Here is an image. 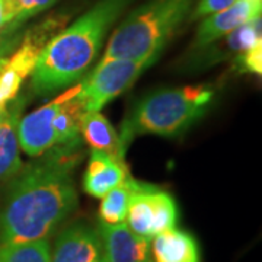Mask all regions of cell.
I'll use <instances>...</instances> for the list:
<instances>
[{"instance_id": "cell-1", "label": "cell", "mask_w": 262, "mask_h": 262, "mask_svg": "<svg viewBox=\"0 0 262 262\" xmlns=\"http://www.w3.org/2000/svg\"><path fill=\"white\" fill-rule=\"evenodd\" d=\"M80 140L58 144L10 177L0 203V244L48 239L77 207Z\"/></svg>"}, {"instance_id": "cell-2", "label": "cell", "mask_w": 262, "mask_h": 262, "mask_svg": "<svg viewBox=\"0 0 262 262\" xmlns=\"http://www.w3.org/2000/svg\"><path fill=\"white\" fill-rule=\"evenodd\" d=\"M133 0H99L80 18L63 28L38 57L31 75L34 94L46 96L82 80L102 48L114 22Z\"/></svg>"}, {"instance_id": "cell-3", "label": "cell", "mask_w": 262, "mask_h": 262, "mask_svg": "<svg viewBox=\"0 0 262 262\" xmlns=\"http://www.w3.org/2000/svg\"><path fill=\"white\" fill-rule=\"evenodd\" d=\"M214 99L211 86H184L159 89L143 98L124 120L120 140L128 149L136 136L155 134L178 137L189 130Z\"/></svg>"}, {"instance_id": "cell-4", "label": "cell", "mask_w": 262, "mask_h": 262, "mask_svg": "<svg viewBox=\"0 0 262 262\" xmlns=\"http://www.w3.org/2000/svg\"><path fill=\"white\" fill-rule=\"evenodd\" d=\"M195 0H147L118 25L108 41L103 60L156 61L175 31L187 19Z\"/></svg>"}, {"instance_id": "cell-5", "label": "cell", "mask_w": 262, "mask_h": 262, "mask_svg": "<svg viewBox=\"0 0 262 262\" xmlns=\"http://www.w3.org/2000/svg\"><path fill=\"white\" fill-rule=\"evenodd\" d=\"M153 63L151 60L102 58L91 75L76 84L84 113L101 111L106 103L128 91Z\"/></svg>"}, {"instance_id": "cell-6", "label": "cell", "mask_w": 262, "mask_h": 262, "mask_svg": "<svg viewBox=\"0 0 262 262\" xmlns=\"http://www.w3.org/2000/svg\"><path fill=\"white\" fill-rule=\"evenodd\" d=\"M177 222V201L166 191L158 189L149 184H141V187L131 196L125 225L134 233L151 239L169 229H173Z\"/></svg>"}, {"instance_id": "cell-7", "label": "cell", "mask_w": 262, "mask_h": 262, "mask_svg": "<svg viewBox=\"0 0 262 262\" xmlns=\"http://www.w3.org/2000/svg\"><path fill=\"white\" fill-rule=\"evenodd\" d=\"M98 232L102 241L103 262H153L151 239L134 233L125 222L118 225L99 222Z\"/></svg>"}, {"instance_id": "cell-8", "label": "cell", "mask_w": 262, "mask_h": 262, "mask_svg": "<svg viewBox=\"0 0 262 262\" xmlns=\"http://www.w3.org/2000/svg\"><path fill=\"white\" fill-rule=\"evenodd\" d=\"M103 258L102 241L98 229L86 223L66 227L57 237L51 262H101Z\"/></svg>"}, {"instance_id": "cell-9", "label": "cell", "mask_w": 262, "mask_h": 262, "mask_svg": "<svg viewBox=\"0 0 262 262\" xmlns=\"http://www.w3.org/2000/svg\"><path fill=\"white\" fill-rule=\"evenodd\" d=\"M262 0H236L229 8L207 16L198 27L194 46L208 47L236 28L261 15Z\"/></svg>"}, {"instance_id": "cell-10", "label": "cell", "mask_w": 262, "mask_h": 262, "mask_svg": "<svg viewBox=\"0 0 262 262\" xmlns=\"http://www.w3.org/2000/svg\"><path fill=\"white\" fill-rule=\"evenodd\" d=\"M57 99L46 103L34 113L19 118L16 125L19 147L28 156L37 158L57 146L53 118L57 113Z\"/></svg>"}, {"instance_id": "cell-11", "label": "cell", "mask_w": 262, "mask_h": 262, "mask_svg": "<svg viewBox=\"0 0 262 262\" xmlns=\"http://www.w3.org/2000/svg\"><path fill=\"white\" fill-rule=\"evenodd\" d=\"M127 177V166L124 162L114 159L102 151L92 150L83 175V189L88 195L102 198Z\"/></svg>"}, {"instance_id": "cell-12", "label": "cell", "mask_w": 262, "mask_h": 262, "mask_svg": "<svg viewBox=\"0 0 262 262\" xmlns=\"http://www.w3.org/2000/svg\"><path fill=\"white\" fill-rule=\"evenodd\" d=\"M80 134L92 150L102 151L114 159L125 163V151L120 134L113 127L110 120L99 111L84 113L80 120Z\"/></svg>"}, {"instance_id": "cell-13", "label": "cell", "mask_w": 262, "mask_h": 262, "mask_svg": "<svg viewBox=\"0 0 262 262\" xmlns=\"http://www.w3.org/2000/svg\"><path fill=\"white\" fill-rule=\"evenodd\" d=\"M150 248L153 262H201L194 236L177 227L151 237Z\"/></svg>"}, {"instance_id": "cell-14", "label": "cell", "mask_w": 262, "mask_h": 262, "mask_svg": "<svg viewBox=\"0 0 262 262\" xmlns=\"http://www.w3.org/2000/svg\"><path fill=\"white\" fill-rule=\"evenodd\" d=\"M20 108L22 101H16L10 110H6L5 118L0 124V179L13 177L24 166L16 133Z\"/></svg>"}, {"instance_id": "cell-15", "label": "cell", "mask_w": 262, "mask_h": 262, "mask_svg": "<svg viewBox=\"0 0 262 262\" xmlns=\"http://www.w3.org/2000/svg\"><path fill=\"white\" fill-rule=\"evenodd\" d=\"M141 184L143 182L127 177L120 185L108 191L102 196V201L99 206V222L108 223V225L124 223L131 196L141 187Z\"/></svg>"}, {"instance_id": "cell-16", "label": "cell", "mask_w": 262, "mask_h": 262, "mask_svg": "<svg viewBox=\"0 0 262 262\" xmlns=\"http://www.w3.org/2000/svg\"><path fill=\"white\" fill-rule=\"evenodd\" d=\"M0 262H51L48 239L0 244Z\"/></svg>"}, {"instance_id": "cell-17", "label": "cell", "mask_w": 262, "mask_h": 262, "mask_svg": "<svg viewBox=\"0 0 262 262\" xmlns=\"http://www.w3.org/2000/svg\"><path fill=\"white\" fill-rule=\"evenodd\" d=\"M261 15L253 18L252 20L244 24L242 27L236 28L230 34L226 35V44L230 51L236 53L237 56L244 54L245 51L251 50L258 44H262L261 38Z\"/></svg>"}, {"instance_id": "cell-18", "label": "cell", "mask_w": 262, "mask_h": 262, "mask_svg": "<svg viewBox=\"0 0 262 262\" xmlns=\"http://www.w3.org/2000/svg\"><path fill=\"white\" fill-rule=\"evenodd\" d=\"M6 57H0V110L5 111L10 102H13L18 96L22 83L25 80L24 76H20L8 63Z\"/></svg>"}, {"instance_id": "cell-19", "label": "cell", "mask_w": 262, "mask_h": 262, "mask_svg": "<svg viewBox=\"0 0 262 262\" xmlns=\"http://www.w3.org/2000/svg\"><path fill=\"white\" fill-rule=\"evenodd\" d=\"M15 22L24 24L32 16L51 8L57 0H6Z\"/></svg>"}, {"instance_id": "cell-20", "label": "cell", "mask_w": 262, "mask_h": 262, "mask_svg": "<svg viewBox=\"0 0 262 262\" xmlns=\"http://www.w3.org/2000/svg\"><path fill=\"white\" fill-rule=\"evenodd\" d=\"M237 64L241 72H249L253 75L262 73V44L255 46L251 50L245 51L244 54L237 56Z\"/></svg>"}, {"instance_id": "cell-21", "label": "cell", "mask_w": 262, "mask_h": 262, "mask_svg": "<svg viewBox=\"0 0 262 262\" xmlns=\"http://www.w3.org/2000/svg\"><path fill=\"white\" fill-rule=\"evenodd\" d=\"M236 0H200L196 3L195 9L192 12L191 18H207L210 15H214L220 10L229 8L230 5H233Z\"/></svg>"}, {"instance_id": "cell-22", "label": "cell", "mask_w": 262, "mask_h": 262, "mask_svg": "<svg viewBox=\"0 0 262 262\" xmlns=\"http://www.w3.org/2000/svg\"><path fill=\"white\" fill-rule=\"evenodd\" d=\"M24 31L20 27H12V28L0 31V57L9 56L10 53L18 47L22 39Z\"/></svg>"}, {"instance_id": "cell-23", "label": "cell", "mask_w": 262, "mask_h": 262, "mask_svg": "<svg viewBox=\"0 0 262 262\" xmlns=\"http://www.w3.org/2000/svg\"><path fill=\"white\" fill-rule=\"evenodd\" d=\"M12 27H22V25L18 24V22H15L8 2L6 0H0V31L12 28Z\"/></svg>"}, {"instance_id": "cell-24", "label": "cell", "mask_w": 262, "mask_h": 262, "mask_svg": "<svg viewBox=\"0 0 262 262\" xmlns=\"http://www.w3.org/2000/svg\"><path fill=\"white\" fill-rule=\"evenodd\" d=\"M6 110H8V108H6ZM6 110H5V111H2V110H0V124H2V121H3V118H5V114H6Z\"/></svg>"}, {"instance_id": "cell-25", "label": "cell", "mask_w": 262, "mask_h": 262, "mask_svg": "<svg viewBox=\"0 0 262 262\" xmlns=\"http://www.w3.org/2000/svg\"><path fill=\"white\" fill-rule=\"evenodd\" d=\"M101 262H103V259H102V261H101Z\"/></svg>"}]
</instances>
